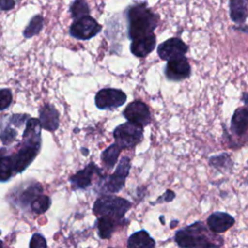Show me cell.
<instances>
[{
	"mask_svg": "<svg viewBox=\"0 0 248 248\" xmlns=\"http://www.w3.org/2000/svg\"><path fill=\"white\" fill-rule=\"evenodd\" d=\"M40 122L42 128L50 132L57 130L59 126V113L56 108L49 104L43 106L40 108Z\"/></svg>",
	"mask_w": 248,
	"mask_h": 248,
	"instance_id": "obj_16",
	"label": "cell"
},
{
	"mask_svg": "<svg viewBox=\"0 0 248 248\" xmlns=\"http://www.w3.org/2000/svg\"><path fill=\"white\" fill-rule=\"evenodd\" d=\"M13 100L12 92L8 88L0 89V111L9 108Z\"/></svg>",
	"mask_w": 248,
	"mask_h": 248,
	"instance_id": "obj_29",
	"label": "cell"
},
{
	"mask_svg": "<svg viewBox=\"0 0 248 248\" xmlns=\"http://www.w3.org/2000/svg\"><path fill=\"white\" fill-rule=\"evenodd\" d=\"M123 115L128 121L140 124L143 127L147 126L151 121V114L147 105L140 100L130 103L123 110Z\"/></svg>",
	"mask_w": 248,
	"mask_h": 248,
	"instance_id": "obj_8",
	"label": "cell"
},
{
	"mask_svg": "<svg viewBox=\"0 0 248 248\" xmlns=\"http://www.w3.org/2000/svg\"><path fill=\"white\" fill-rule=\"evenodd\" d=\"M15 6V0H0V10L9 11Z\"/></svg>",
	"mask_w": 248,
	"mask_h": 248,
	"instance_id": "obj_31",
	"label": "cell"
},
{
	"mask_svg": "<svg viewBox=\"0 0 248 248\" xmlns=\"http://www.w3.org/2000/svg\"><path fill=\"white\" fill-rule=\"evenodd\" d=\"M209 164L215 169L230 170L232 167V162L228 154L224 153L219 156H213L209 159Z\"/></svg>",
	"mask_w": 248,
	"mask_h": 248,
	"instance_id": "obj_27",
	"label": "cell"
},
{
	"mask_svg": "<svg viewBox=\"0 0 248 248\" xmlns=\"http://www.w3.org/2000/svg\"><path fill=\"white\" fill-rule=\"evenodd\" d=\"M101 170L94 165L93 163L86 166L83 170H80L76 174H74L70 181L72 183V189L78 190V189H86L91 185L92 177L95 173H99Z\"/></svg>",
	"mask_w": 248,
	"mask_h": 248,
	"instance_id": "obj_14",
	"label": "cell"
},
{
	"mask_svg": "<svg viewBox=\"0 0 248 248\" xmlns=\"http://www.w3.org/2000/svg\"><path fill=\"white\" fill-rule=\"evenodd\" d=\"M127 100L126 94L115 88H104L97 92L95 105L100 109H110L121 107Z\"/></svg>",
	"mask_w": 248,
	"mask_h": 248,
	"instance_id": "obj_7",
	"label": "cell"
},
{
	"mask_svg": "<svg viewBox=\"0 0 248 248\" xmlns=\"http://www.w3.org/2000/svg\"><path fill=\"white\" fill-rule=\"evenodd\" d=\"M128 35L131 40L141 38L153 33L158 25L159 17L145 3H138L127 10Z\"/></svg>",
	"mask_w": 248,
	"mask_h": 248,
	"instance_id": "obj_1",
	"label": "cell"
},
{
	"mask_svg": "<svg viewBox=\"0 0 248 248\" xmlns=\"http://www.w3.org/2000/svg\"><path fill=\"white\" fill-rule=\"evenodd\" d=\"M42 192H43V188H42L41 184L35 182L33 184L28 185L25 189H23L20 192V194L17 197V201H18L19 206H21L22 208H25L26 206L30 205L32 201L37 196L42 194Z\"/></svg>",
	"mask_w": 248,
	"mask_h": 248,
	"instance_id": "obj_21",
	"label": "cell"
},
{
	"mask_svg": "<svg viewBox=\"0 0 248 248\" xmlns=\"http://www.w3.org/2000/svg\"><path fill=\"white\" fill-rule=\"evenodd\" d=\"M44 18L41 16H35L31 18L30 22L26 26L23 31V35L25 38H31L34 35H37L43 28Z\"/></svg>",
	"mask_w": 248,
	"mask_h": 248,
	"instance_id": "obj_25",
	"label": "cell"
},
{
	"mask_svg": "<svg viewBox=\"0 0 248 248\" xmlns=\"http://www.w3.org/2000/svg\"><path fill=\"white\" fill-rule=\"evenodd\" d=\"M188 51V46L179 38H170L160 44L157 47V53L163 60L183 56Z\"/></svg>",
	"mask_w": 248,
	"mask_h": 248,
	"instance_id": "obj_9",
	"label": "cell"
},
{
	"mask_svg": "<svg viewBox=\"0 0 248 248\" xmlns=\"http://www.w3.org/2000/svg\"><path fill=\"white\" fill-rule=\"evenodd\" d=\"M46 246H47V244L43 235H41L40 233L33 234L31 240H30V243H29L30 248H46Z\"/></svg>",
	"mask_w": 248,
	"mask_h": 248,
	"instance_id": "obj_30",
	"label": "cell"
},
{
	"mask_svg": "<svg viewBox=\"0 0 248 248\" xmlns=\"http://www.w3.org/2000/svg\"><path fill=\"white\" fill-rule=\"evenodd\" d=\"M0 234H1V231H0Z\"/></svg>",
	"mask_w": 248,
	"mask_h": 248,
	"instance_id": "obj_36",
	"label": "cell"
},
{
	"mask_svg": "<svg viewBox=\"0 0 248 248\" xmlns=\"http://www.w3.org/2000/svg\"><path fill=\"white\" fill-rule=\"evenodd\" d=\"M231 128L237 136H242L248 132V108L242 107L234 110L232 120Z\"/></svg>",
	"mask_w": 248,
	"mask_h": 248,
	"instance_id": "obj_17",
	"label": "cell"
},
{
	"mask_svg": "<svg viewBox=\"0 0 248 248\" xmlns=\"http://www.w3.org/2000/svg\"><path fill=\"white\" fill-rule=\"evenodd\" d=\"M17 136L16 130L13 129L12 127H6L1 133H0V139L2 140V142L5 145L10 144L12 141H14L16 140Z\"/></svg>",
	"mask_w": 248,
	"mask_h": 248,
	"instance_id": "obj_28",
	"label": "cell"
},
{
	"mask_svg": "<svg viewBox=\"0 0 248 248\" xmlns=\"http://www.w3.org/2000/svg\"><path fill=\"white\" fill-rule=\"evenodd\" d=\"M70 12L72 16L77 19L89 15V7L84 0H75L70 7Z\"/></svg>",
	"mask_w": 248,
	"mask_h": 248,
	"instance_id": "obj_26",
	"label": "cell"
},
{
	"mask_svg": "<svg viewBox=\"0 0 248 248\" xmlns=\"http://www.w3.org/2000/svg\"><path fill=\"white\" fill-rule=\"evenodd\" d=\"M113 138L121 148H133L143 138V126L127 121L114 129Z\"/></svg>",
	"mask_w": 248,
	"mask_h": 248,
	"instance_id": "obj_4",
	"label": "cell"
},
{
	"mask_svg": "<svg viewBox=\"0 0 248 248\" xmlns=\"http://www.w3.org/2000/svg\"><path fill=\"white\" fill-rule=\"evenodd\" d=\"M50 203H51V202H50L49 197L40 194L32 201L30 207H31L32 212H34L36 214H42L49 208Z\"/></svg>",
	"mask_w": 248,
	"mask_h": 248,
	"instance_id": "obj_24",
	"label": "cell"
},
{
	"mask_svg": "<svg viewBox=\"0 0 248 248\" xmlns=\"http://www.w3.org/2000/svg\"><path fill=\"white\" fill-rule=\"evenodd\" d=\"M41 130H42V125H41L40 119L29 118L26 121V127L22 135L21 144L41 148V143H42Z\"/></svg>",
	"mask_w": 248,
	"mask_h": 248,
	"instance_id": "obj_11",
	"label": "cell"
},
{
	"mask_svg": "<svg viewBox=\"0 0 248 248\" xmlns=\"http://www.w3.org/2000/svg\"><path fill=\"white\" fill-rule=\"evenodd\" d=\"M234 218L226 212H214L206 220L208 229L214 233H222L227 232L234 224Z\"/></svg>",
	"mask_w": 248,
	"mask_h": 248,
	"instance_id": "obj_12",
	"label": "cell"
},
{
	"mask_svg": "<svg viewBox=\"0 0 248 248\" xmlns=\"http://www.w3.org/2000/svg\"><path fill=\"white\" fill-rule=\"evenodd\" d=\"M16 172L13 156L0 157V182L8 181Z\"/></svg>",
	"mask_w": 248,
	"mask_h": 248,
	"instance_id": "obj_23",
	"label": "cell"
},
{
	"mask_svg": "<svg viewBox=\"0 0 248 248\" xmlns=\"http://www.w3.org/2000/svg\"><path fill=\"white\" fill-rule=\"evenodd\" d=\"M131 168L130 159L128 157H123L120 160L115 171L105 178L103 183V191L108 193H117L119 192L125 183V179L129 174Z\"/></svg>",
	"mask_w": 248,
	"mask_h": 248,
	"instance_id": "obj_6",
	"label": "cell"
},
{
	"mask_svg": "<svg viewBox=\"0 0 248 248\" xmlns=\"http://www.w3.org/2000/svg\"><path fill=\"white\" fill-rule=\"evenodd\" d=\"M230 15L235 23H243L248 16V0H230Z\"/></svg>",
	"mask_w": 248,
	"mask_h": 248,
	"instance_id": "obj_19",
	"label": "cell"
},
{
	"mask_svg": "<svg viewBox=\"0 0 248 248\" xmlns=\"http://www.w3.org/2000/svg\"><path fill=\"white\" fill-rule=\"evenodd\" d=\"M165 75L170 80L179 81L191 75V67L188 59L183 55L168 61L165 67Z\"/></svg>",
	"mask_w": 248,
	"mask_h": 248,
	"instance_id": "obj_10",
	"label": "cell"
},
{
	"mask_svg": "<svg viewBox=\"0 0 248 248\" xmlns=\"http://www.w3.org/2000/svg\"><path fill=\"white\" fill-rule=\"evenodd\" d=\"M2 245H3V243L0 241V246H2Z\"/></svg>",
	"mask_w": 248,
	"mask_h": 248,
	"instance_id": "obj_35",
	"label": "cell"
},
{
	"mask_svg": "<svg viewBox=\"0 0 248 248\" xmlns=\"http://www.w3.org/2000/svg\"><path fill=\"white\" fill-rule=\"evenodd\" d=\"M156 46V37L154 33L132 40L130 49L131 52L137 57H145L147 56Z\"/></svg>",
	"mask_w": 248,
	"mask_h": 248,
	"instance_id": "obj_15",
	"label": "cell"
},
{
	"mask_svg": "<svg viewBox=\"0 0 248 248\" xmlns=\"http://www.w3.org/2000/svg\"><path fill=\"white\" fill-rule=\"evenodd\" d=\"M5 153H6V149H4V148H0V157H1V156H3Z\"/></svg>",
	"mask_w": 248,
	"mask_h": 248,
	"instance_id": "obj_34",
	"label": "cell"
},
{
	"mask_svg": "<svg viewBox=\"0 0 248 248\" xmlns=\"http://www.w3.org/2000/svg\"><path fill=\"white\" fill-rule=\"evenodd\" d=\"M118 224H119V221L112 217H109L107 215L99 216V218L97 219V228H98L99 236L103 239L109 238Z\"/></svg>",
	"mask_w": 248,
	"mask_h": 248,
	"instance_id": "obj_20",
	"label": "cell"
},
{
	"mask_svg": "<svg viewBox=\"0 0 248 248\" xmlns=\"http://www.w3.org/2000/svg\"><path fill=\"white\" fill-rule=\"evenodd\" d=\"M174 197H175V194H174L172 191H170V190H167V191L165 192V194H164L162 197H160V198L158 199L157 202H160V201H164V202H171V201L174 199Z\"/></svg>",
	"mask_w": 248,
	"mask_h": 248,
	"instance_id": "obj_32",
	"label": "cell"
},
{
	"mask_svg": "<svg viewBox=\"0 0 248 248\" xmlns=\"http://www.w3.org/2000/svg\"><path fill=\"white\" fill-rule=\"evenodd\" d=\"M155 244V240L144 230L130 235L127 242V245L130 248H153Z\"/></svg>",
	"mask_w": 248,
	"mask_h": 248,
	"instance_id": "obj_18",
	"label": "cell"
},
{
	"mask_svg": "<svg viewBox=\"0 0 248 248\" xmlns=\"http://www.w3.org/2000/svg\"><path fill=\"white\" fill-rule=\"evenodd\" d=\"M210 230L200 221L178 230L174 240L180 247H218L223 244V238L210 233Z\"/></svg>",
	"mask_w": 248,
	"mask_h": 248,
	"instance_id": "obj_2",
	"label": "cell"
},
{
	"mask_svg": "<svg viewBox=\"0 0 248 248\" xmlns=\"http://www.w3.org/2000/svg\"><path fill=\"white\" fill-rule=\"evenodd\" d=\"M242 101L248 106V93H244L242 95Z\"/></svg>",
	"mask_w": 248,
	"mask_h": 248,
	"instance_id": "obj_33",
	"label": "cell"
},
{
	"mask_svg": "<svg viewBox=\"0 0 248 248\" xmlns=\"http://www.w3.org/2000/svg\"><path fill=\"white\" fill-rule=\"evenodd\" d=\"M39 151H40V148L20 144V148L18 152L13 155L16 172H22L23 170H25V169L37 157Z\"/></svg>",
	"mask_w": 248,
	"mask_h": 248,
	"instance_id": "obj_13",
	"label": "cell"
},
{
	"mask_svg": "<svg viewBox=\"0 0 248 248\" xmlns=\"http://www.w3.org/2000/svg\"><path fill=\"white\" fill-rule=\"evenodd\" d=\"M120 151H121V147L115 142V143L109 145L107 149H105L102 152L101 160L106 168L111 169L114 167L115 163L117 162Z\"/></svg>",
	"mask_w": 248,
	"mask_h": 248,
	"instance_id": "obj_22",
	"label": "cell"
},
{
	"mask_svg": "<svg viewBox=\"0 0 248 248\" xmlns=\"http://www.w3.org/2000/svg\"><path fill=\"white\" fill-rule=\"evenodd\" d=\"M102 26L89 15L77 18L70 27V35L78 40H89L96 36Z\"/></svg>",
	"mask_w": 248,
	"mask_h": 248,
	"instance_id": "obj_5",
	"label": "cell"
},
{
	"mask_svg": "<svg viewBox=\"0 0 248 248\" xmlns=\"http://www.w3.org/2000/svg\"><path fill=\"white\" fill-rule=\"evenodd\" d=\"M130 207L131 202L121 197L103 195L96 200L93 206V212L98 216L107 215L120 221Z\"/></svg>",
	"mask_w": 248,
	"mask_h": 248,
	"instance_id": "obj_3",
	"label": "cell"
}]
</instances>
